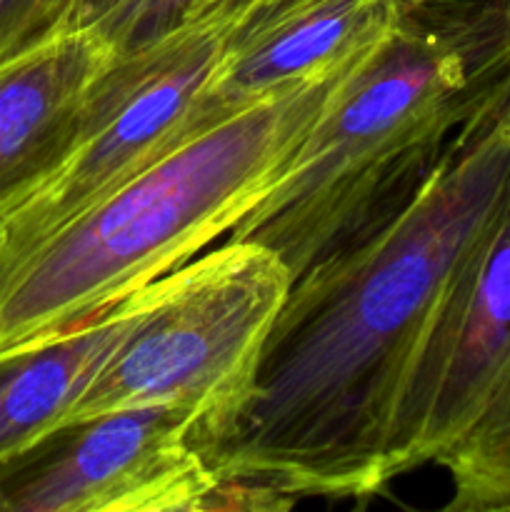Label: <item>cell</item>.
I'll list each match as a JSON object with an SVG mask.
<instances>
[{
	"mask_svg": "<svg viewBox=\"0 0 510 512\" xmlns=\"http://www.w3.org/2000/svg\"><path fill=\"white\" fill-rule=\"evenodd\" d=\"M508 190L510 80L398 213L295 280L248 403L195 443L253 510L383 493L410 375Z\"/></svg>",
	"mask_w": 510,
	"mask_h": 512,
	"instance_id": "1",
	"label": "cell"
},
{
	"mask_svg": "<svg viewBox=\"0 0 510 512\" xmlns=\"http://www.w3.org/2000/svg\"><path fill=\"white\" fill-rule=\"evenodd\" d=\"M510 80V0H420L338 85L283 178L228 240L293 283L398 213Z\"/></svg>",
	"mask_w": 510,
	"mask_h": 512,
	"instance_id": "2",
	"label": "cell"
},
{
	"mask_svg": "<svg viewBox=\"0 0 510 512\" xmlns=\"http://www.w3.org/2000/svg\"><path fill=\"white\" fill-rule=\"evenodd\" d=\"M363 55L185 140L58 230L0 255V365L65 338L228 235L283 178Z\"/></svg>",
	"mask_w": 510,
	"mask_h": 512,
	"instance_id": "3",
	"label": "cell"
},
{
	"mask_svg": "<svg viewBox=\"0 0 510 512\" xmlns=\"http://www.w3.org/2000/svg\"><path fill=\"white\" fill-rule=\"evenodd\" d=\"M290 288L283 260L245 240H225L143 285L140 318L80 395L65 430L115 410L175 405L195 420V443L220 433L248 403Z\"/></svg>",
	"mask_w": 510,
	"mask_h": 512,
	"instance_id": "4",
	"label": "cell"
},
{
	"mask_svg": "<svg viewBox=\"0 0 510 512\" xmlns=\"http://www.w3.org/2000/svg\"><path fill=\"white\" fill-rule=\"evenodd\" d=\"M245 8L248 0H205L153 43L115 55L95 85L78 145L0 220V255L45 238L175 150Z\"/></svg>",
	"mask_w": 510,
	"mask_h": 512,
	"instance_id": "5",
	"label": "cell"
},
{
	"mask_svg": "<svg viewBox=\"0 0 510 512\" xmlns=\"http://www.w3.org/2000/svg\"><path fill=\"white\" fill-rule=\"evenodd\" d=\"M0 473L3 512H243L175 405L115 410L55 435Z\"/></svg>",
	"mask_w": 510,
	"mask_h": 512,
	"instance_id": "6",
	"label": "cell"
},
{
	"mask_svg": "<svg viewBox=\"0 0 510 512\" xmlns=\"http://www.w3.org/2000/svg\"><path fill=\"white\" fill-rule=\"evenodd\" d=\"M510 393V190L455 275L393 430V478L440 463Z\"/></svg>",
	"mask_w": 510,
	"mask_h": 512,
	"instance_id": "7",
	"label": "cell"
},
{
	"mask_svg": "<svg viewBox=\"0 0 510 512\" xmlns=\"http://www.w3.org/2000/svg\"><path fill=\"white\" fill-rule=\"evenodd\" d=\"M115 50L95 28L65 30L0 63V220L78 145Z\"/></svg>",
	"mask_w": 510,
	"mask_h": 512,
	"instance_id": "8",
	"label": "cell"
},
{
	"mask_svg": "<svg viewBox=\"0 0 510 512\" xmlns=\"http://www.w3.org/2000/svg\"><path fill=\"white\" fill-rule=\"evenodd\" d=\"M143 310V288L45 348L0 365V473L63 433L70 410Z\"/></svg>",
	"mask_w": 510,
	"mask_h": 512,
	"instance_id": "9",
	"label": "cell"
},
{
	"mask_svg": "<svg viewBox=\"0 0 510 512\" xmlns=\"http://www.w3.org/2000/svg\"><path fill=\"white\" fill-rule=\"evenodd\" d=\"M438 465L450 475V512H510V393Z\"/></svg>",
	"mask_w": 510,
	"mask_h": 512,
	"instance_id": "10",
	"label": "cell"
},
{
	"mask_svg": "<svg viewBox=\"0 0 510 512\" xmlns=\"http://www.w3.org/2000/svg\"><path fill=\"white\" fill-rule=\"evenodd\" d=\"M203 3L205 0H123L93 28L108 40L115 55H123L153 43Z\"/></svg>",
	"mask_w": 510,
	"mask_h": 512,
	"instance_id": "11",
	"label": "cell"
},
{
	"mask_svg": "<svg viewBox=\"0 0 510 512\" xmlns=\"http://www.w3.org/2000/svg\"><path fill=\"white\" fill-rule=\"evenodd\" d=\"M78 0H0V63L65 33Z\"/></svg>",
	"mask_w": 510,
	"mask_h": 512,
	"instance_id": "12",
	"label": "cell"
},
{
	"mask_svg": "<svg viewBox=\"0 0 510 512\" xmlns=\"http://www.w3.org/2000/svg\"><path fill=\"white\" fill-rule=\"evenodd\" d=\"M120 3H123V0H78L70 30L93 28V25H98L100 20L110 13V10L118 8Z\"/></svg>",
	"mask_w": 510,
	"mask_h": 512,
	"instance_id": "13",
	"label": "cell"
}]
</instances>
